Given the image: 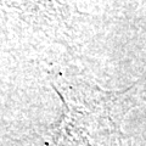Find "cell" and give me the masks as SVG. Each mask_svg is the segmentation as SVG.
Here are the masks:
<instances>
[]
</instances>
